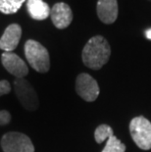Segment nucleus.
Returning a JSON list of instances; mask_svg holds the SVG:
<instances>
[{
  "label": "nucleus",
  "mask_w": 151,
  "mask_h": 152,
  "mask_svg": "<svg viewBox=\"0 0 151 152\" xmlns=\"http://www.w3.org/2000/svg\"><path fill=\"white\" fill-rule=\"evenodd\" d=\"M111 55V47L108 41L101 35L91 37L82 49V62L91 70H99L108 62Z\"/></svg>",
  "instance_id": "1"
},
{
  "label": "nucleus",
  "mask_w": 151,
  "mask_h": 152,
  "mask_svg": "<svg viewBox=\"0 0 151 152\" xmlns=\"http://www.w3.org/2000/svg\"><path fill=\"white\" fill-rule=\"evenodd\" d=\"M25 55L28 64L38 73H46L50 69L49 53L42 44L28 39L25 44Z\"/></svg>",
  "instance_id": "2"
},
{
  "label": "nucleus",
  "mask_w": 151,
  "mask_h": 152,
  "mask_svg": "<svg viewBox=\"0 0 151 152\" xmlns=\"http://www.w3.org/2000/svg\"><path fill=\"white\" fill-rule=\"evenodd\" d=\"M130 132L137 146L142 150L151 149V123L143 116L133 118L130 123Z\"/></svg>",
  "instance_id": "3"
},
{
  "label": "nucleus",
  "mask_w": 151,
  "mask_h": 152,
  "mask_svg": "<svg viewBox=\"0 0 151 152\" xmlns=\"http://www.w3.org/2000/svg\"><path fill=\"white\" fill-rule=\"evenodd\" d=\"M1 147L4 152H34V146L30 137L17 132H10L3 135Z\"/></svg>",
  "instance_id": "4"
},
{
  "label": "nucleus",
  "mask_w": 151,
  "mask_h": 152,
  "mask_svg": "<svg viewBox=\"0 0 151 152\" xmlns=\"http://www.w3.org/2000/svg\"><path fill=\"white\" fill-rule=\"evenodd\" d=\"M16 95L21 102L22 106L28 110V111H34L39 106V100L35 92L34 88L27 80L24 79H16L14 82Z\"/></svg>",
  "instance_id": "5"
},
{
  "label": "nucleus",
  "mask_w": 151,
  "mask_h": 152,
  "mask_svg": "<svg viewBox=\"0 0 151 152\" xmlns=\"http://www.w3.org/2000/svg\"><path fill=\"white\" fill-rule=\"evenodd\" d=\"M76 91L83 100L92 102L97 99L100 90L97 82L90 75L82 73L77 77Z\"/></svg>",
  "instance_id": "6"
},
{
  "label": "nucleus",
  "mask_w": 151,
  "mask_h": 152,
  "mask_svg": "<svg viewBox=\"0 0 151 152\" xmlns=\"http://www.w3.org/2000/svg\"><path fill=\"white\" fill-rule=\"evenodd\" d=\"M3 66L16 79H24L28 74V68L24 60L13 52H4L1 55Z\"/></svg>",
  "instance_id": "7"
},
{
  "label": "nucleus",
  "mask_w": 151,
  "mask_h": 152,
  "mask_svg": "<svg viewBox=\"0 0 151 152\" xmlns=\"http://www.w3.org/2000/svg\"><path fill=\"white\" fill-rule=\"evenodd\" d=\"M51 20L57 28H68L73 21V12L70 6L64 2L56 3L50 11Z\"/></svg>",
  "instance_id": "8"
},
{
  "label": "nucleus",
  "mask_w": 151,
  "mask_h": 152,
  "mask_svg": "<svg viewBox=\"0 0 151 152\" xmlns=\"http://www.w3.org/2000/svg\"><path fill=\"white\" fill-rule=\"evenodd\" d=\"M22 37V28L18 24H11L6 28L0 38V49L12 52L18 46Z\"/></svg>",
  "instance_id": "9"
},
{
  "label": "nucleus",
  "mask_w": 151,
  "mask_h": 152,
  "mask_svg": "<svg viewBox=\"0 0 151 152\" xmlns=\"http://www.w3.org/2000/svg\"><path fill=\"white\" fill-rule=\"evenodd\" d=\"M98 18L104 24H113L118 17L117 0H98L96 5Z\"/></svg>",
  "instance_id": "10"
},
{
  "label": "nucleus",
  "mask_w": 151,
  "mask_h": 152,
  "mask_svg": "<svg viewBox=\"0 0 151 152\" xmlns=\"http://www.w3.org/2000/svg\"><path fill=\"white\" fill-rule=\"evenodd\" d=\"M27 8L31 17L38 21L45 20L51 11L48 4L43 0H28Z\"/></svg>",
  "instance_id": "11"
},
{
  "label": "nucleus",
  "mask_w": 151,
  "mask_h": 152,
  "mask_svg": "<svg viewBox=\"0 0 151 152\" xmlns=\"http://www.w3.org/2000/svg\"><path fill=\"white\" fill-rule=\"evenodd\" d=\"M26 0H0V12L3 14H14L19 11Z\"/></svg>",
  "instance_id": "12"
},
{
  "label": "nucleus",
  "mask_w": 151,
  "mask_h": 152,
  "mask_svg": "<svg viewBox=\"0 0 151 152\" xmlns=\"http://www.w3.org/2000/svg\"><path fill=\"white\" fill-rule=\"evenodd\" d=\"M113 129L108 125H100L96 128L94 132V140L97 143H102L109 137H113Z\"/></svg>",
  "instance_id": "13"
},
{
  "label": "nucleus",
  "mask_w": 151,
  "mask_h": 152,
  "mask_svg": "<svg viewBox=\"0 0 151 152\" xmlns=\"http://www.w3.org/2000/svg\"><path fill=\"white\" fill-rule=\"evenodd\" d=\"M101 152H126V145L113 135L107 140L105 147Z\"/></svg>",
  "instance_id": "14"
},
{
  "label": "nucleus",
  "mask_w": 151,
  "mask_h": 152,
  "mask_svg": "<svg viewBox=\"0 0 151 152\" xmlns=\"http://www.w3.org/2000/svg\"><path fill=\"white\" fill-rule=\"evenodd\" d=\"M11 91V86L8 80H0V96L8 94Z\"/></svg>",
  "instance_id": "15"
},
{
  "label": "nucleus",
  "mask_w": 151,
  "mask_h": 152,
  "mask_svg": "<svg viewBox=\"0 0 151 152\" xmlns=\"http://www.w3.org/2000/svg\"><path fill=\"white\" fill-rule=\"evenodd\" d=\"M11 121V115L10 113L6 110L0 111V126H5L9 124Z\"/></svg>",
  "instance_id": "16"
},
{
  "label": "nucleus",
  "mask_w": 151,
  "mask_h": 152,
  "mask_svg": "<svg viewBox=\"0 0 151 152\" xmlns=\"http://www.w3.org/2000/svg\"><path fill=\"white\" fill-rule=\"evenodd\" d=\"M146 37L148 38V39H150L151 40V28H149V30H147L146 31Z\"/></svg>",
  "instance_id": "17"
}]
</instances>
